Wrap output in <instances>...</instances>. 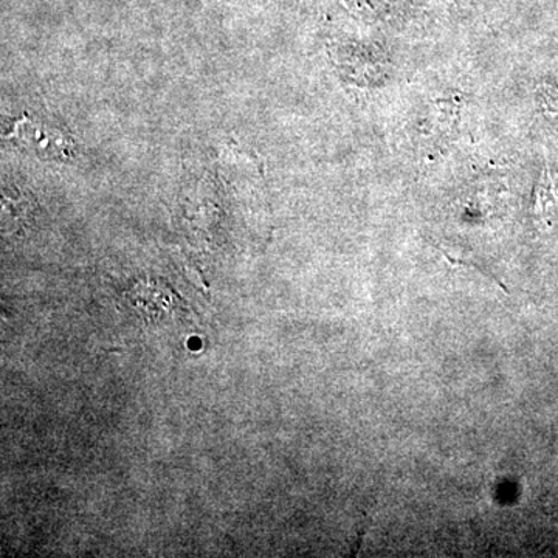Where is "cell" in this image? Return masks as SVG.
Listing matches in <instances>:
<instances>
[{
	"mask_svg": "<svg viewBox=\"0 0 558 558\" xmlns=\"http://www.w3.org/2000/svg\"><path fill=\"white\" fill-rule=\"evenodd\" d=\"M22 148L31 149L47 159H57L61 154H68L69 145L60 132H47L43 126L28 123L27 120L16 124V130L10 135Z\"/></svg>",
	"mask_w": 558,
	"mask_h": 558,
	"instance_id": "obj_1",
	"label": "cell"
}]
</instances>
